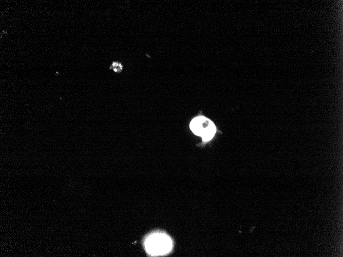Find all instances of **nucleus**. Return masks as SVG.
<instances>
[{"label":"nucleus","mask_w":343,"mask_h":257,"mask_svg":"<svg viewBox=\"0 0 343 257\" xmlns=\"http://www.w3.org/2000/svg\"><path fill=\"white\" fill-rule=\"evenodd\" d=\"M171 239L166 234L156 232L149 235L145 241V248L147 253L152 256L166 254L172 249Z\"/></svg>","instance_id":"nucleus-1"},{"label":"nucleus","mask_w":343,"mask_h":257,"mask_svg":"<svg viewBox=\"0 0 343 257\" xmlns=\"http://www.w3.org/2000/svg\"><path fill=\"white\" fill-rule=\"evenodd\" d=\"M190 128L195 134L202 136L204 142L211 140L216 131L214 123L203 116L193 118L190 123Z\"/></svg>","instance_id":"nucleus-2"},{"label":"nucleus","mask_w":343,"mask_h":257,"mask_svg":"<svg viewBox=\"0 0 343 257\" xmlns=\"http://www.w3.org/2000/svg\"><path fill=\"white\" fill-rule=\"evenodd\" d=\"M110 68H113L115 72H120L122 69V66L118 63L113 62Z\"/></svg>","instance_id":"nucleus-3"}]
</instances>
